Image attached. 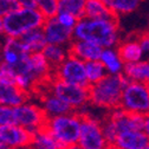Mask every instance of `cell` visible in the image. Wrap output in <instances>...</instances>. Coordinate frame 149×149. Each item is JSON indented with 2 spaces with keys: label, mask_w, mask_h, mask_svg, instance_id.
<instances>
[{
  "label": "cell",
  "mask_w": 149,
  "mask_h": 149,
  "mask_svg": "<svg viewBox=\"0 0 149 149\" xmlns=\"http://www.w3.org/2000/svg\"><path fill=\"white\" fill-rule=\"evenodd\" d=\"M73 39L92 42L101 47H116L121 40L118 18L92 19L83 17L77 20L72 29Z\"/></svg>",
  "instance_id": "cell-1"
},
{
  "label": "cell",
  "mask_w": 149,
  "mask_h": 149,
  "mask_svg": "<svg viewBox=\"0 0 149 149\" xmlns=\"http://www.w3.org/2000/svg\"><path fill=\"white\" fill-rule=\"evenodd\" d=\"M128 82L123 73H107L102 79L89 85V104L103 110L120 107L122 91Z\"/></svg>",
  "instance_id": "cell-2"
},
{
  "label": "cell",
  "mask_w": 149,
  "mask_h": 149,
  "mask_svg": "<svg viewBox=\"0 0 149 149\" xmlns=\"http://www.w3.org/2000/svg\"><path fill=\"white\" fill-rule=\"evenodd\" d=\"M82 115L76 110L46 118L45 128L54 137L59 148H77Z\"/></svg>",
  "instance_id": "cell-3"
},
{
  "label": "cell",
  "mask_w": 149,
  "mask_h": 149,
  "mask_svg": "<svg viewBox=\"0 0 149 149\" xmlns=\"http://www.w3.org/2000/svg\"><path fill=\"white\" fill-rule=\"evenodd\" d=\"M3 36L20 38L24 33L30 30L40 29L44 24L45 18L37 8L18 7L3 17Z\"/></svg>",
  "instance_id": "cell-4"
},
{
  "label": "cell",
  "mask_w": 149,
  "mask_h": 149,
  "mask_svg": "<svg viewBox=\"0 0 149 149\" xmlns=\"http://www.w3.org/2000/svg\"><path fill=\"white\" fill-rule=\"evenodd\" d=\"M46 88L69 104L73 110H79L89 104V86L65 82L54 76L45 83Z\"/></svg>",
  "instance_id": "cell-5"
},
{
  "label": "cell",
  "mask_w": 149,
  "mask_h": 149,
  "mask_svg": "<svg viewBox=\"0 0 149 149\" xmlns=\"http://www.w3.org/2000/svg\"><path fill=\"white\" fill-rule=\"evenodd\" d=\"M120 108L135 114L146 115L149 113V92L147 84L129 81L123 88Z\"/></svg>",
  "instance_id": "cell-6"
},
{
  "label": "cell",
  "mask_w": 149,
  "mask_h": 149,
  "mask_svg": "<svg viewBox=\"0 0 149 149\" xmlns=\"http://www.w3.org/2000/svg\"><path fill=\"white\" fill-rule=\"evenodd\" d=\"M81 132L77 148L82 149H103L108 148L103 136L101 120L91 114H81Z\"/></svg>",
  "instance_id": "cell-7"
},
{
  "label": "cell",
  "mask_w": 149,
  "mask_h": 149,
  "mask_svg": "<svg viewBox=\"0 0 149 149\" xmlns=\"http://www.w3.org/2000/svg\"><path fill=\"white\" fill-rule=\"evenodd\" d=\"M13 115L14 123L24 127L32 134L43 128L47 118L39 103L31 102L30 98L19 105L13 107Z\"/></svg>",
  "instance_id": "cell-8"
},
{
  "label": "cell",
  "mask_w": 149,
  "mask_h": 149,
  "mask_svg": "<svg viewBox=\"0 0 149 149\" xmlns=\"http://www.w3.org/2000/svg\"><path fill=\"white\" fill-rule=\"evenodd\" d=\"M52 76L65 82L89 86L85 76V62L70 53L57 68L53 69Z\"/></svg>",
  "instance_id": "cell-9"
},
{
  "label": "cell",
  "mask_w": 149,
  "mask_h": 149,
  "mask_svg": "<svg viewBox=\"0 0 149 149\" xmlns=\"http://www.w3.org/2000/svg\"><path fill=\"white\" fill-rule=\"evenodd\" d=\"M34 94H38L39 105L42 107L44 114L47 118L58 116V115H63V114L70 113V111L73 110L63 100H61L58 96L52 94V92L46 88L45 83L42 84L38 89H37L34 91Z\"/></svg>",
  "instance_id": "cell-10"
},
{
  "label": "cell",
  "mask_w": 149,
  "mask_h": 149,
  "mask_svg": "<svg viewBox=\"0 0 149 149\" xmlns=\"http://www.w3.org/2000/svg\"><path fill=\"white\" fill-rule=\"evenodd\" d=\"M29 52L25 50L20 38H13V37H1L0 42V62L6 65H17L22 62Z\"/></svg>",
  "instance_id": "cell-11"
},
{
  "label": "cell",
  "mask_w": 149,
  "mask_h": 149,
  "mask_svg": "<svg viewBox=\"0 0 149 149\" xmlns=\"http://www.w3.org/2000/svg\"><path fill=\"white\" fill-rule=\"evenodd\" d=\"M42 31L44 33L45 40L47 44H57V45L68 46L73 39L72 29H68L63 26L57 20L56 17L47 18V19L44 20Z\"/></svg>",
  "instance_id": "cell-12"
},
{
  "label": "cell",
  "mask_w": 149,
  "mask_h": 149,
  "mask_svg": "<svg viewBox=\"0 0 149 149\" xmlns=\"http://www.w3.org/2000/svg\"><path fill=\"white\" fill-rule=\"evenodd\" d=\"M0 137H1L6 149L7 148H25L30 147L32 133L22 125L15 123L0 127Z\"/></svg>",
  "instance_id": "cell-13"
},
{
  "label": "cell",
  "mask_w": 149,
  "mask_h": 149,
  "mask_svg": "<svg viewBox=\"0 0 149 149\" xmlns=\"http://www.w3.org/2000/svg\"><path fill=\"white\" fill-rule=\"evenodd\" d=\"M30 97L31 95L20 89L14 82L0 78V104L17 107Z\"/></svg>",
  "instance_id": "cell-14"
},
{
  "label": "cell",
  "mask_w": 149,
  "mask_h": 149,
  "mask_svg": "<svg viewBox=\"0 0 149 149\" xmlns=\"http://www.w3.org/2000/svg\"><path fill=\"white\" fill-rule=\"evenodd\" d=\"M113 148L149 149V137L143 130H127L117 135Z\"/></svg>",
  "instance_id": "cell-15"
},
{
  "label": "cell",
  "mask_w": 149,
  "mask_h": 149,
  "mask_svg": "<svg viewBox=\"0 0 149 149\" xmlns=\"http://www.w3.org/2000/svg\"><path fill=\"white\" fill-rule=\"evenodd\" d=\"M68 49L70 54L76 56L77 58L82 59L83 62H88V61L100 59L103 47L89 40L72 39L71 43L68 45Z\"/></svg>",
  "instance_id": "cell-16"
},
{
  "label": "cell",
  "mask_w": 149,
  "mask_h": 149,
  "mask_svg": "<svg viewBox=\"0 0 149 149\" xmlns=\"http://www.w3.org/2000/svg\"><path fill=\"white\" fill-rule=\"evenodd\" d=\"M116 50L124 64L143 59V52L136 37L135 38H125L123 40L121 39L120 43L116 45Z\"/></svg>",
  "instance_id": "cell-17"
},
{
  "label": "cell",
  "mask_w": 149,
  "mask_h": 149,
  "mask_svg": "<svg viewBox=\"0 0 149 149\" xmlns=\"http://www.w3.org/2000/svg\"><path fill=\"white\" fill-rule=\"evenodd\" d=\"M122 73L128 81L140 82L144 84L149 83V59L125 63Z\"/></svg>",
  "instance_id": "cell-18"
},
{
  "label": "cell",
  "mask_w": 149,
  "mask_h": 149,
  "mask_svg": "<svg viewBox=\"0 0 149 149\" xmlns=\"http://www.w3.org/2000/svg\"><path fill=\"white\" fill-rule=\"evenodd\" d=\"M100 61L104 65L107 73L116 74L122 73L124 68V62L120 57V54L116 50V47H104L102 49Z\"/></svg>",
  "instance_id": "cell-19"
},
{
  "label": "cell",
  "mask_w": 149,
  "mask_h": 149,
  "mask_svg": "<svg viewBox=\"0 0 149 149\" xmlns=\"http://www.w3.org/2000/svg\"><path fill=\"white\" fill-rule=\"evenodd\" d=\"M20 40H22L25 50L29 53L40 52L45 47V45L47 44L46 40H45L44 33L42 31V27L40 29H33V30L27 31L26 33H24L20 37Z\"/></svg>",
  "instance_id": "cell-20"
},
{
  "label": "cell",
  "mask_w": 149,
  "mask_h": 149,
  "mask_svg": "<svg viewBox=\"0 0 149 149\" xmlns=\"http://www.w3.org/2000/svg\"><path fill=\"white\" fill-rule=\"evenodd\" d=\"M117 18L121 15L134 13L141 6L143 0H102Z\"/></svg>",
  "instance_id": "cell-21"
},
{
  "label": "cell",
  "mask_w": 149,
  "mask_h": 149,
  "mask_svg": "<svg viewBox=\"0 0 149 149\" xmlns=\"http://www.w3.org/2000/svg\"><path fill=\"white\" fill-rule=\"evenodd\" d=\"M84 17L92 19H110L117 18L113 14L102 0H86L84 7Z\"/></svg>",
  "instance_id": "cell-22"
},
{
  "label": "cell",
  "mask_w": 149,
  "mask_h": 149,
  "mask_svg": "<svg viewBox=\"0 0 149 149\" xmlns=\"http://www.w3.org/2000/svg\"><path fill=\"white\" fill-rule=\"evenodd\" d=\"M43 54L45 56L46 61L51 65L52 69L57 68L69 54L68 46L57 45V44H46L45 47L42 50Z\"/></svg>",
  "instance_id": "cell-23"
},
{
  "label": "cell",
  "mask_w": 149,
  "mask_h": 149,
  "mask_svg": "<svg viewBox=\"0 0 149 149\" xmlns=\"http://www.w3.org/2000/svg\"><path fill=\"white\" fill-rule=\"evenodd\" d=\"M30 147L38 149H58L59 144L50 134L49 130L45 127H43L32 134Z\"/></svg>",
  "instance_id": "cell-24"
},
{
  "label": "cell",
  "mask_w": 149,
  "mask_h": 149,
  "mask_svg": "<svg viewBox=\"0 0 149 149\" xmlns=\"http://www.w3.org/2000/svg\"><path fill=\"white\" fill-rule=\"evenodd\" d=\"M105 74H107V70L100 59L85 62V76L89 85L98 82Z\"/></svg>",
  "instance_id": "cell-25"
},
{
  "label": "cell",
  "mask_w": 149,
  "mask_h": 149,
  "mask_svg": "<svg viewBox=\"0 0 149 149\" xmlns=\"http://www.w3.org/2000/svg\"><path fill=\"white\" fill-rule=\"evenodd\" d=\"M86 0H58V11L73 14L77 19L84 17V7Z\"/></svg>",
  "instance_id": "cell-26"
},
{
  "label": "cell",
  "mask_w": 149,
  "mask_h": 149,
  "mask_svg": "<svg viewBox=\"0 0 149 149\" xmlns=\"http://www.w3.org/2000/svg\"><path fill=\"white\" fill-rule=\"evenodd\" d=\"M36 8L43 14L45 19L56 17L58 13V0H37Z\"/></svg>",
  "instance_id": "cell-27"
},
{
  "label": "cell",
  "mask_w": 149,
  "mask_h": 149,
  "mask_svg": "<svg viewBox=\"0 0 149 149\" xmlns=\"http://www.w3.org/2000/svg\"><path fill=\"white\" fill-rule=\"evenodd\" d=\"M14 123L13 107L0 104V127Z\"/></svg>",
  "instance_id": "cell-28"
},
{
  "label": "cell",
  "mask_w": 149,
  "mask_h": 149,
  "mask_svg": "<svg viewBox=\"0 0 149 149\" xmlns=\"http://www.w3.org/2000/svg\"><path fill=\"white\" fill-rule=\"evenodd\" d=\"M56 18H57V20L63 26H65L68 29H73L78 20L73 14H71L69 12H64V11H58V13L56 14Z\"/></svg>",
  "instance_id": "cell-29"
},
{
  "label": "cell",
  "mask_w": 149,
  "mask_h": 149,
  "mask_svg": "<svg viewBox=\"0 0 149 149\" xmlns=\"http://www.w3.org/2000/svg\"><path fill=\"white\" fill-rule=\"evenodd\" d=\"M136 39L141 46V50L143 52V57H147L149 59V31L139 33L136 36Z\"/></svg>",
  "instance_id": "cell-30"
},
{
  "label": "cell",
  "mask_w": 149,
  "mask_h": 149,
  "mask_svg": "<svg viewBox=\"0 0 149 149\" xmlns=\"http://www.w3.org/2000/svg\"><path fill=\"white\" fill-rule=\"evenodd\" d=\"M18 7L15 0H0V17H5Z\"/></svg>",
  "instance_id": "cell-31"
},
{
  "label": "cell",
  "mask_w": 149,
  "mask_h": 149,
  "mask_svg": "<svg viewBox=\"0 0 149 149\" xmlns=\"http://www.w3.org/2000/svg\"><path fill=\"white\" fill-rule=\"evenodd\" d=\"M19 7H26V8H36L37 0H15Z\"/></svg>",
  "instance_id": "cell-32"
},
{
  "label": "cell",
  "mask_w": 149,
  "mask_h": 149,
  "mask_svg": "<svg viewBox=\"0 0 149 149\" xmlns=\"http://www.w3.org/2000/svg\"><path fill=\"white\" fill-rule=\"evenodd\" d=\"M142 130L147 134V136L149 137V113H147L144 115V120H143V128Z\"/></svg>",
  "instance_id": "cell-33"
},
{
  "label": "cell",
  "mask_w": 149,
  "mask_h": 149,
  "mask_svg": "<svg viewBox=\"0 0 149 149\" xmlns=\"http://www.w3.org/2000/svg\"><path fill=\"white\" fill-rule=\"evenodd\" d=\"M3 27H4V19L0 17V36H3Z\"/></svg>",
  "instance_id": "cell-34"
},
{
  "label": "cell",
  "mask_w": 149,
  "mask_h": 149,
  "mask_svg": "<svg viewBox=\"0 0 149 149\" xmlns=\"http://www.w3.org/2000/svg\"><path fill=\"white\" fill-rule=\"evenodd\" d=\"M0 149H6V147H5V144H4L3 140H1V137H0Z\"/></svg>",
  "instance_id": "cell-35"
},
{
  "label": "cell",
  "mask_w": 149,
  "mask_h": 149,
  "mask_svg": "<svg viewBox=\"0 0 149 149\" xmlns=\"http://www.w3.org/2000/svg\"><path fill=\"white\" fill-rule=\"evenodd\" d=\"M147 89H148V92H149V83H147Z\"/></svg>",
  "instance_id": "cell-36"
},
{
  "label": "cell",
  "mask_w": 149,
  "mask_h": 149,
  "mask_svg": "<svg viewBox=\"0 0 149 149\" xmlns=\"http://www.w3.org/2000/svg\"><path fill=\"white\" fill-rule=\"evenodd\" d=\"M148 31H149V22H148Z\"/></svg>",
  "instance_id": "cell-37"
},
{
  "label": "cell",
  "mask_w": 149,
  "mask_h": 149,
  "mask_svg": "<svg viewBox=\"0 0 149 149\" xmlns=\"http://www.w3.org/2000/svg\"><path fill=\"white\" fill-rule=\"evenodd\" d=\"M1 37H3V36H0V42H1Z\"/></svg>",
  "instance_id": "cell-38"
},
{
  "label": "cell",
  "mask_w": 149,
  "mask_h": 149,
  "mask_svg": "<svg viewBox=\"0 0 149 149\" xmlns=\"http://www.w3.org/2000/svg\"><path fill=\"white\" fill-rule=\"evenodd\" d=\"M0 68H1V62H0Z\"/></svg>",
  "instance_id": "cell-39"
}]
</instances>
